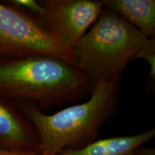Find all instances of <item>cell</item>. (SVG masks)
<instances>
[{
    "label": "cell",
    "instance_id": "cell-12",
    "mask_svg": "<svg viewBox=\"0 0 155 155\" xmlns=\"http://www.w3.org/2000/svg\"><path fill=\"white\" fill-rule=\"evenodd\" d=\"M138 155H155V150L154 148L141 147L138 151Z\"/></svg>",
    "mask_w": 155,
    "mask_h": 155
},
{
    "label": "cell",
    "instance_id": "cell-5",
    "mask_svg": "<svg viewBox=\"0 0 155 155\" xmlns=\"http://www.w3.org/2000/svg\"><path fill=\"white\" fill-rule=\"evenodd\" d=\"M41 26L72 48L98 19L104 5L94 0H46Z\"/></svg>",
    "mask_w": 155,
    "mask_h": 155
},
{
    "label": "cell",
    "instance_id": "cell-6",
    "mask_svg": "<svg viewBox=\"0 0 155 155\" xmlns=\"http://www.w3.org/2000/svg\"><path fill=\"white\" fill-rule=\"evenodd\" d=\"M40 140L32 124L15 104L0 98V150L39 151Z\"/></svg>",
    "mask_w": 155,
    "mask_h": 155
},
{
    "label": "cell",
    "instance_id": "cell-8",
    "mask_svg": "<svg viewBox=\"0 0 155 155\" xmlns=\"http://www.w3.org/2000/svg\"><path fill=\"white\" fill-rule=\"evenodd\" d=\"M105 8L119 15L149 38L155 37L154 0H104Z\"/></svg>",
    "mask_w": 155,
    "mask_h": 155
},
{
    "label": "cell",
    "instance_id": "cell-2",
    "mask_svg": "<svg viewBox=\"0 0 155 155\" xmlns=\"http://www.w3.org/2000/svg\"><path fill=\"white\" fill-rule=\"evenodd\" d=\"M86 77L69 63L48 55L0 59V98L43 108L76 102L91 94Z\"/></svg>",
    "mask_w": 155,
    "mask_h": 155
},
{
    "label": "cell",
    "instance_id": "cell-7",
    "mask_svg": "<svg viewBox=\"0 0 155 155\" xmlns=\"http://www.w3.org/2000/svg\"><path fill=\"white\" fill-rule=\"evenodd\" d=\"M155 137L152 129L137 134L99 139L78 149H67L58 155H138L141 147Z\"/></svg>",
    "mask_w": 155,
    "mask_h": 155
},
{
    "label": "cell",
    "instance_id": "cell-3",
    "mask_svg": "<svg viewBox=\"0 0 155 155\" xmlns=\"http://www.w3.org/2000/svg\"><path fill=\"white\" fill-rule=\"evenodd\" d=\"M149 38L119 15L104 7L98 19L73 48L75 67L93 88L122 76Z\"/></svg>",
    "mask_w": 155,
    "mask_h": 155
},
{
    "label": "cell",
    "instance_id": "cell-9",
    "mask_svg": "<svg viewBox=\"0 0 155 155\" xmlns=\"http://www.w3.org/2000/svg\"><path fill=\"white\" fill-rule=\"evenodd\" d=\"M143 59L148 63L150 72L147 75V81L150 88H152L155 83V38H149L148 41L137 53L135 60Z\"/></svg>",
    "mask_w": 155,
    "mask_h": 155
},
{
    "label": "cell",
    "instance_id": "cell-11",
    "mask_svg": "<svg viewBox=\"0 0 155 155\" xmlns=\"http://www.w3.org/2000/svg\"><path fill=\"white\" fill-rule=\"evenodd\" d=\"M0 155H39V151H25V152H15L0 150Z\"/></svg>",
    "mask_w": 155,
    "mask_h": 155
},
{
    "label": "cell",
    "instance_id": "cell-4",
    "mask_svg": "<svg viewBox=\"0 0 155 155\" xmlns=\"http://www.w3.org/2000/svg\"><path fill=\"white\" fill-rule=\"evenodd\" d=\"M35 55L57 58L75 67L73 49L59 37L17 7L0 2V59Z\"/></svg>",
    "mask_w": 155,
    "mask_h": 155
},
{
    "label": "cell",
    "instance_id": "cell-10",
    "mask_svg": "<svg viewBox=\"0 0 155 155\" xmlns=\"http://www.w3.org/2000/svg\"><path fill=\"white\" fill-rule=\"evenodd\" d=\"M9 2L16 6L17 8L28 9L31 12L38 15V17L41 16L44 12V8L41 4L34 0H12L9 1Z\"/></svg>",
    "mask_w": 155,
    "mask_h": 155
},
{
    "label": "cell",
    "instance_id": "cell-1",
    "mask_svg": "<svg viewBox=\"0 0 155 155\" xmlns=\"http://www.w3.org/2000/svg\"><path fill=\"white\" fill-rule=\"evenodd\" d=\"M121 77L97 85L87 101L50 115L32 102L15 101V106L38 134L39 155H58L64 150L81 148L95 141L100 128L116 113Z\"/></svg>",
    "mask_w": 155,
    "mask_h": 155
}]
</instances>
